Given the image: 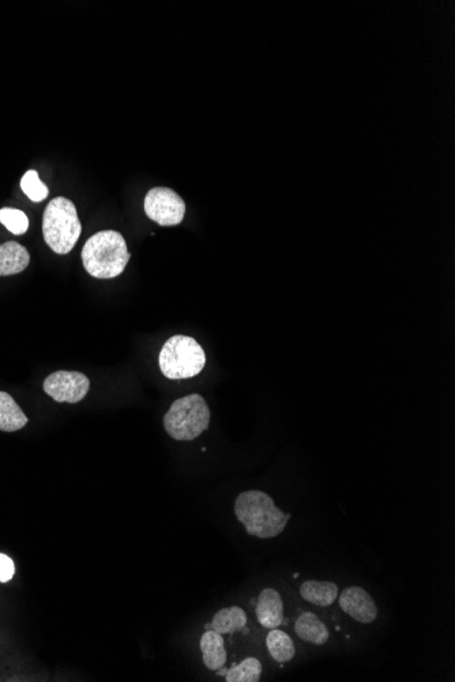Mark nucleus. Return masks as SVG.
I'll list each match as a JSON object with an SVG mask.
<instances>
[{"label": "nucleus", "mask_w": 455, "mask_h": 682, "mask_svg": "<svg viewBox=\"0 0 455 682\" xmlns=\"http://www.w3.org/2000/svg\"><path fill=\"white\" fill-rule=\"evenodd\" d=\"M235 514L248 534L263 540L280 535L291 519V515L277 508L268 493L261 491L240 493L235 501Z\"/></svg>", "instance_id": "f257e3e1"}, {"label": "nucleus", "mask_w": 455, "mask_h": 682, "mask_svg": "<svg viewBox=\"0 0 455 682\" xmlns=\"http://www.w3.org/2000/svg\"><path fill=\"white\" fill-rule=\"evenodd\" d=\"M130 252L126 240L115 231H103L90 237L82 250L85 270L99 280H111L126 269Z\"/></svg>", "instance_id": "f03ea898"}, {"label": "nucleus", "mask_w": 455, "mask_h": 682, "mask_svg": "<svg viewBox=\"0 0 455 682\" xmlns=\"http://www.w3.org/2000/svg\"><path fill=\"white\" fill-rule=\"evenodd\" d=\"M81 232L82 225L74 203L63 197L52 199L43 217L44 240L48 247L56 254H69Z\"/></svg>", "instance_id": "7ed1b4c3"}, {"label": "nucleus", "mask_w": 455, "mask_h": 682, "mask_svg": "<svg viewBox=\"0 0 455 682\" xmlns=\"http://www.w3.org/2000/svg\"><path fill=\"white\" fill-rule=\"evenodd\" d=\"M210 424V409L198 394L187 395L172 403L164 416V428L172 439L191 442L201 436Z\"/></svg>", "instance_id": "20e7f679"}, {"label": "nucleus", "mask_w": 455, "mask_h": 682, "mask_svg": "<svg viewBox=\"0 0 455 682\" xmlns=\"http://www.w3.org/2000/svg\"><path fill=\"white\" fill-rule=\"evenodd\" d=\"M165 378L182 380L194 378L206 365V354L194 338L175 335L165 342L159 357Z\"/></svg>", "instance_id": "39448f33"}, {"label": "nucleus", "mask_w": 455, "mask_h": 682, "mask_svg": "<svg viewBox=\"0 0 455 682\" xmlns=\"http://www.w3.org/2000/svg\"><path fill=\"white\" fill-rule=\"evenodd\" d=\"M145 213L161 226L179 225L186 216V203L171 188L157 187L145 197Z\"/></svg>", "instance_id": "423d86ee"}, {"label": "nucleus", "mask_w": 455, "mask_h": 682, "mask_svg": "<svg viewBox=\"0 0 455 682\" xmlns=\"http://www.w3.org/2000/svg\"><path fill=\"white\" fill-rule=\"evenodd\" d=\"M44 391L59 403H78L88 395L90 382L81 372L58 371L44 382Z\"/></svg>", "instance_id": "0eeeda50"}, {"label": "nucleus", "mask_w": 455, "mask_h": 682, "mask_svg": "<svg viewBox=\"0 0 455 682\" xmlns=\"http://www.w3.org/2000/svg\"><path fill=\"white\" fill-rule=\"evenodd\" d=\"M338 604L357 623L371 624L378 616V608H376L374 598L366 590L357 586L348 587L342 591Z\"/></svg>", "instance_id": "6e6552de"}, {"label": "nucleus", "mask_w": 455, "mask_h": 682, "mask_svg": "<svg viewBox=\"0 0 455 682\" xmlns=\"http://www.w3.org/2000/svg\"><path fill=\"white\" fill-rule=\"evenodd\" d=\"M257 619L262 627L274 629L284 623V604L280 593L274 589H265L259 594Z\"/></svg>", "instance_id": "1a4fd4ad"}, {"label": "nucleus", "mask_w": 455, "mask_h": 682, "mask_svg": "<svg viewBox=\"0 0 455 682\" xmlns=\"http://www.w3.org/2000/svg\"><path fill=\"white\" fill-rule=\"evenodd\" d=\"M28 250L15 241L0 244V277L22 273L29 266Z\"/></svg>", "instance_id": "9d476101"}, {"label": "nucleus", "mask_w": 455, "mask_h": 682, "mask_svg": "<svg viewBox=\"0 0 455 682\" xmlns=\"http://www.w3.org/2000/svg\"><path fill=\"white\" fill-rule=\"evenodd\" d=\"M201 650L203 663L210 670L223 668L227 662V650H225L224 638L220 633L209 629L201 638Z\"/></svg>", "instance_id": "9b49d317"}, {"label": "nucleus", "mask_w": 455, "mask_h": 682, "mask_svg": "<svg viewBox=\"0 0 455 682\" xmlns=\"http://www.w3.org/2000/svg\"><path fill=\"white\" fill-rule=\"evenodd\" d=\"M300 594L303 599L312 605L332 606L338 598V586L333 582H317V580H307L300 587Z\"/></svg>", "instance_id": "f8f14e48"}, {"label": "nucleus", "mask_w": 455, "mask_h": 682, "mask_svg": "<svg viewBox=\"0 0 455 682\" xmlns=\"http://www.w3.org/2000/svg\"><path fill=\"white\" fill-rule=\"evenodd\" d=\"M28 424V417L10 394L0 391V431L17 432Z\"/></svg>", "instance_id": "ddd939ff"}, {"label": "nucleus", "mask_w": 455, "mask_h": 682, "mask_svg": "<svg viewBox=\"0 0 455 682\" xmlns=\"http://www.w3.org/2000/svg\"><path fill=\"white\" fill-rule=\"evenodd\" d=\"M295 629L297 636L308 643L321 646L329 640V631H327L326 625L314 613H303L296 620Z\"/></svg>", "instance_id": "4468645a"}, {"label": "nucleus", "mask_w": 455, "mask_h": 682, "mask_svg": "<svg viewBox=\"0 0 455 682\" xmlns=\"http://www.w3.org/2000/svg\"><path fill=\"white\" fill-rule=\"evenodd\" d=\"M247 624V614L239 606L218 610L214 616L212 629L220 635L243 631Z\"/></svg>", "instance_id": "2eb2a0df"}, {"label": "nucleus", "mask_w": 455, "mask_h": 682, "mask_svg": "<svg viewBox=\"0 0 455 682\" xmlns=\"http://www.w3.org/2000/svg\"><path fill=\"white\" fill-rule=\"evenodd\" d=\"M266 646L274 661L285 663L295 658L296 648L291 636L280 629L274 628L270 631L266 638Z\"/></svg>", "instance_id": "dca6fc26"}, {"label": "nucleus", "mask_w": 455, "mask_h": 682, "mask_svg": "<svg viewBox=\"0 0 455 682\" xmlns=\"http://www.w3.org/2000/svg\"><path fill=\"white\" fill-rule=\"evenodd\" d=\"M262 676V663L257 658H246L239 665H232L225 674L227 682H258Z\"/></svg>", "instance_id": "f3484780"}, {"label": "nucleus", "mask_w": 455, "mask_h": 682, "mask_svg": "<svg viewBox=\"0 0 455 682\" xmlns=\"http://www.w3.org/2000/svg\"><path fill=\"white\" fill-rule=\"evenodd\" d=\"M21 188L30 201L41 202L48 197V187L41 182L39 173L36 171L25 173L21 180Z\"/></svg>", "instance_id": "a211bd4d"}, {"label": "nucleus", "mask_w": 455, "mask_h": 682, "mask_svg": "<svg viewBox=\"0 0 455 682\" xmlns=\"http://www.w3.org/2000/svg\"><path fill=\"white\" fill-rule=\"evenodd\" d=\"M0 222L14 235H24L29 229L28 216L24 211L10 207L0 210Z\"/></svg>", "instance_id": "6ab92c4d"}, {"label": "nucleus", "mask_w": 455, "mask_h": 682, "mask_svg": "<svg viewBox=\"0 0 455 682\" xmlns=\"http://www.w3.org/2000/svg\"><path fill=\"white\" fill-rule=\"evenodd\" d=\"M15 565L5 553H0V583L10 582L14 578Z\"/></svg>", "instance_id": "aec40b11"}]
</instances>
